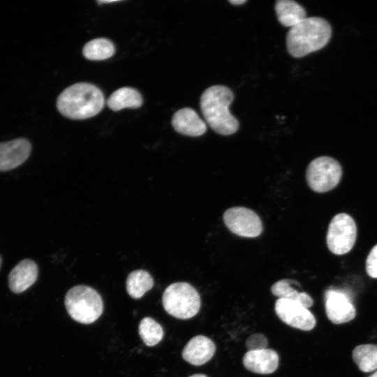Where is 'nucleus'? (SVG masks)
<instances>
[{
  "mask_svg": "<svg viewBox=\"0 0 377 377\" xmlns=\"http://www.w3.org/2000/svg\"><path fill=\"white\" fill-rule=\"evenodd\" d=\"M143 103L140 93L134 88L124 87L114 91L108 98L107 105L113 111L124 108H138Z\"/></svg>",
  "mask_w": 377,
  "mask_h": 377,
  "instance_id": "f3484780",
  "label": "nucleus"
},
{
  "mask_svg": "<svg viewBox=\"0 0 377 377\" xmlns=\"http://www.w3.org/2000/svg\"><path fill=\"white\" fill-rule=\"evenodd\" d=\"M105 98L101 90L87 82L73 84L58 96L57 108L64 117L85 119L98 114L103 108Z\"/></svg>",
  "mask_w": 377,
  "mask_h": 377,
  "instance_id": "f257e3e1",
  "label": "nucleus"
},
{
  "mask_svg": "<svg viewBox=\"0 0 377 377\" xmlns=\"http://www.w3.org/2000/svg\"><path fill=\"white\" fill-rule=\"evenodd\" d=\"M31 151L30 142L24 138H17L0 142V171L13 170L22 164Z\"/></svg>",
  "mask_w": 377,
  "mask_h": 377,
  "instance_id": "9b49d317",
  "label": "nucleus"
},
{
  "mask_svg": "<svg viewBox=\"0 0 377 377\" xmlns=\"http://www.w3.org/2000/svg\"><path fill=\"white\" fill-rule=\"evenodd\" d=\"M64 304L69 316L82 324L95 322L103 311L100 295L94 288L84 285L71 288L66 294Z\"/></svg>",
  "mask_w": 377,
  "mask_h": 377,
  "instance_id": "20e7f679",
  "label": "nucleus"
},
{
  "mask_svg": "<svg viewBox=\"0 0 377 377\" xmlns=\"http://www.w3.org/2000/svg\"><path fill=\"white\" fill-rule=\"evenodd\" d=\"M154 279L144 269L131 272L126 279V286L128 295L134 299H140L154 286Z\"/></svg>",
  "mask_w": 377,
  "mask_h": 377,
  "instance_id": "6ab92c4d",
  "label": "nucleus"
},
{
  "mask_svg": "<svg viewBox=\"0 0 377 377\" xmlns=\"http://www.w3.org/2000/svg\"><path fill=\"white\" fill-rule=\"evenodd\" d=\"M275 11L279 22L286 27H293L306 18L304 8L292 0H278Z\"/></svg>",
  "mask_w": 377,
  "mask_h": 377,
  "instance_id": "dca6fc26",
  "label": "nucleus"
},
{
  "mask_svg": "<svg viewBox=\"0 0 377 377\" xmlns=\"http://www.w3.org/2000/svg\"><path fill=\"white\" fill-rule=\"evenodd\" d=\"M162 303L168 313L179 319H188L195 316L201 304L198 291L186 282L168 286L163 293Z\"/></svg>",
  "mask_w": 377,
  "mask_h": 377,
  "instance_id": "39448f33",
  "label": "nucleus"
},
{
  "mask_svg": "<svg viewBox=\"0 0 377 377\" xmlns=\"http://www.w3.org/2000/svg\"><path fill=\"white\" fill-rule=\"evenodd\" d=\"M366 270L369 276L377 279V244L372 248L367 256Z\"/></svg>",
  "mask_w": 377,
  "mask_h": 377,
  "instance_id": "b1692460",
  "label": "nucleus"
},
{
  "mask_svg": "<svg viewBox=\"0 0 377 377\" xmlns=\"http://www.w3.org/2000/svg\"><path fill=\"white\" fill-rule=\"evenodd\" d=\"M297 281L291 279H281L274 283L271 287L272 293L281 299L289 300L298 302L308 309L313 305L311 297L305 292H298L291 287Z\"/></svg>",
  "mask_w": 377,
  "mask_h": 377,
  "instance_id": "a211bd4d",
  "label": "nucleus"
},
{
  "mask_svg": "<svg viewBox=\"0 0 377 377\" xmlns=\"http://www.w3.org/2000/svg\"><path fill=\"white\" fill-rule=\"evenodd\" d=\"M324 302L326 315L334 324L348 323L355 317L351 297L343 290L327 289L324 294Z\"/></svg>",
  "mask_w": 377,
  "mask_h": 377,
  "instance_id": "1a4fd4ad",
  "label": "nucleus"
},
{
  "mask_svg": "<svg viewBox=\"0 0 377 377\" xmlns=\"http://www.w3.org/2000/svg\"><path fill=\"white\" fill-rule=\"evenodd\" d=\"M226 226L234 234L244 237H256L263 231V223L258 215L244 207H233L223 215Z\"/></svg>",
  "mask_w": 377,
  "mask_h": 377,
  "instance_id": "6e6552de",
  "label": "nucleus"
},
{
  "mask_svg": "<svg viewBox=\"0 0 377 377\" xmlns=\"http://www.w3.org/2000/svg\"><path fill=\"white\" fill-rule=\"evenodd\" d=\"M369 377H377V371L374 372L373 374L369 376Z\"/></svg>",
  "mask_w": 377,
  "mask_h": 377,
  "instance_id": "bb28decb",
  "label": "nucleus"
},
{
  "mask_svg": "<svg viewBox=\"0 0 377 377\" xmlns=\"http://www.w3.org/2000/svg\"><path fill=\"white\" fill-rule=\"evenodd\" d=\"M1 258L0 256V267H1Z\"/></svg>",
  "mask_w": 377,
  "mask_h": 377,
  "instance_id": "cd10ccee",
  "label": "nucleus"
},
{
  "mask_svg": "<svg viewBox=\"0 0 377 377\" xmlns=\"http://www.w3.org/2000/svg\"><path fill=\"white\" fill-rule=\"evenodd\" d=\"M115 52L114 44L108 39L98 38L87 43L82 49L84 57L91 61H102L110 58Z\"/></svg>",
  "mask_w": 377,
  "mask_h": 377,
  "instance_id": "aec40b11",
  "label": "nucleus"
},
{
  "mask_svg": "<svg viewBox=\"0 0 377 377\" xmlns=\"http://www.w3.org/2000/svg\"><path fill=\"white\" fill-rule=\"evenodd\" d=\"M354 362L363 372H371L377 369V345L362 344L352 353Z\"/></svg>",
  "mask_w": 377,
  "mask_h": 377,
  "instance_id": "412c9836",
  "label": "nucleus"
},
{
  "mask_svg": "<svg viewBox=\"0 0 377 377\" xmlns=\"http://www.w3.org/2000/svg\"><path fill=\"white\" fill-rule=\"evenodd\" d=\"M138 332L144 343L147 346L158 344L163 337L161 325L150 317L141 320L138 326Z\"/></svg>",
  "mask_w": 377,
  "mask_h": 377,
  "instance_id": "4be33fe9",
  "label": "nucleus"
},
{
  "mask_svg": "<svg viewBox=\"0 0 377 377\" xmlns=\"http://www.w3.org/2000/svg\"><path fill=\"white\" fill-rule=\"evenodd\" d=\"M171 123L177 133L187 136H200L207 131L206 124L197 112L190 108H184L175 112Z\"/></svg>",
  "mask_w": 377,
  "mask_h": 377,
  "instance_id": "f8f14e48",
  "label": "nucleus"
},
{
  "mask_svg": "<svg viewBox=\"0 0 377 377\" xmlns=\"http://www.w3.org/2000/svg\"><path fill=\"white\" fill-rule=\"evenodd\" d=\"M243 364L246 369L256 374H272L278 367L279 355L269 348L248 351L243 357Z\"/></svg>",
  "mask_w": 377,
  "mask_h": 377,
  "instance_id": "ddd939ff",
  "label": "nucleus"
},
{
  "mask_svg": "<svg viewBox=\"0 0 377 377\" xmlns=\"http://www.w3.org/2000/svg\"><path fill=\"white\" fill-rule=\"evenodd\" d=\"M275 312L286 324L293 327L309 331L316 325V318L306 308L296 302L279 298L275 302Z\"/></svg>",
  "mask_w": 377,
  "mask_h": 377,
  "instance_id": "9d476101",
  "label": "nucleus"
},
{
  "mask_svg": "<svg viewBox=\"0 0 377 377\" xmlns=\"http://www.w3.org/2000/svg\"><path fill=\"white\" fill-rule=\"evenodd\" d=\"M228 1L235 6L241 5L246 2V0H229Z\"/></svg>",
  "mask_w": 377,
  "mask_h": 377,
  "instance_id": "393cba45",
  "label": "nucleus"
},
{
  "mask_svg": "<svg viewBox=\"0 0 377 377\" xmlns=\"http://www.w3.org/2000/svg\"><path fill=\"white\" fill-rule=\"evenodd\" d=\"M215 350V344L210 339L198 335L193 337L184 346L182 357L191 364L200 366L210 360Z\"/></svg>",
  "mask_w": 377,
  "mask_h": 377,
  "instance_id": "2eb2a0df",
  "label": "nucleus"
},
{
  "mask_svg": "<svg viewBox=\"0 0 377 377\" xmlns=\"http://www.w3.org/2000/svg\"><path fill=\"white\" fill-rule=\"evenodd\" d=\"M357 227L353 219L346 213L335 215L328 226L326 242L330 251L336 255L348 253L353 247Z\"/></svg>",
  "mask_w": 377,
  "mask_h": 377,
  "instance_id": "0eeeda50",
  "label": "nucleus"
},
{
  "mask_svg": "<svg viewBox=\"0 0 377 377\" xmlns=\"http://www.w3.org/2000/svg\"><path fill=\"white\" fill-rule=\"evenodd\" d=\"M331 35V26L327 20L318 17H306L288 31V51L293 57H304L324 47Z\"/></svg>",
  "mask_w": 377,
  "mask_h": 377,
  "instance_id": "7ed1b4c3",
  "label": "nucleus"
},
{
  "mask_svg": "<svg viewBox=\"0 0 377 377\" xmlns=\"http://www.w3.org/2000/svg\"><path fill=\"white\" fill-rule=\"evenodd\" d=\"M38 266L30 259L19 262L8 276V286L15 293H20L32 286L38 278Z\"/></svg>",
  "mask_w": 377,
  "mask_h": 377,
  "instance_id": "4468645a",
  "label": "nucleus"
},
{
  "mask_svg": "<svg viewBox=\"0 0 377 377\" xmlns=\"http://www.w3.org/2000/svg\"><path fill=\"white\" fill-rule=\"evenodd\" d=\"M189 377H207V376L204 374H194V375L190 376Z\"/></svg>",
  "mask_w": 377,
  "mask_h": 377,
  "instance_id": "a878e982",
  "label": "nucleus"
},
{
  "mask_svg": "<svg viewBox=\"0 0 377 377\" xmlns=\"http://www.w3.org/2000/svg\"><path fill=\"white\" fill-rule=\"evenodd\" d=\"M341 176L342 168L339 163L326 156L311 161L306 170L307 184L317 193H325L335 188Z\"/></svg>",
  "mask_w": 377,
  "mask_h": 377,
  "instance_id": "423d86ee",
  "label": "nucleus"
},
{
  "mask_svg": "<svg viewBox=\"0 0 377 377\" xmlns=\"http://www.w3.org/2000/svg\"><path fill=\"white\" fill-rule=\"evenodd\" d=\"M233 99L232 90L223 85L212 86L201 95L200 105L204 118L220 135H232L238 130L239 122L229 110Z\"/></svg>",
  "mask_w": 377,
  "mask_h": 377,
  "instance_id": "f03ea898",
  "label": "nucleus"
},
{
  "mask_svg": "<svg viewBox=\"0 0 377 377\" xmlns=\"http://www.w3.org/2000/svg\"><path fill=\"white\" fill-rule=\"evenodd\" d=\"M267 345V339L263 334H252L246 341L248 351L265 349Z\"/></svg>",
  "mask_w": 377,
  "mask_h": 377,
  "instance_id": "5701e85b",
  "label": "nucleus"
}]
</instances>
